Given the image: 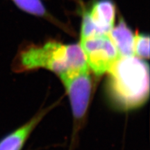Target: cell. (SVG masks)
Listing matches in <instances>:
<instances>
[{
	"label": "cell",
	"instance_id": "6da1fadb",
	"mask_svg": "<svg viewBox=\"0 0 150 150\" xmlns=\"http://www.w3.org/2000/svg\"><path fill=\"white\" fill-rule=\"evenodd\" d=\"M108 88L112 99L124 109L141 106L149 97V65L136 56L120 57L110 70Z\"/></svg>",
	"mask_w": 150,
	"mask_h": 150
},
{
	"label": "cell",
	"instance_id": "ba28073f",
	"mask_svg": "<svg viewBox=\"0 0 150 150\" xmlns=\"http://www.w3.org/2000/svg\"><path fill=\"white\" fill-rule=\"evenodd\" d=\"M20 9L35 16H44L45 8L41 0H13Z\"/></svg>",
	"mask_w": 150,
	"mask_h": 150
},
{
	"label": "cell",
	"instance_id": "3957f363",
	"mask_svg": "<svg viewBox=\"0 0 150 150\" xmlns=\"http://www.w3.org/2000/svg\"><path fill=\"white\" fill-rule=\"evenodd\" d=\"M80 45L86 55L88 67L98 76L108 72L120 58L108 34L82 39Z\"/></svg>",
	"mask_w": 150,
	"mask_h": 150
},
{
	"label": "cell",
	"instance_id": "7a4b0ae2",
	"mask_svg": "<svg viewBox=\"0 0 150 150\" xmlns=\"http://www.w3.org/2000/svg\"><path fill=\"white\" fill-rule=\"evenodd\" d=\"M20 70L47 69L58 75L89 69L80 44L63 45L50 41L42 46H32L18 57Z\"/></svg>",
	"mask_w": 150,
	"mask_h": 150
},
{
	"label": "cell",
	"instance_id": "8992f818",
	"mask_svg": "<svg viewBox=\"0 0 150 150\" xmlns=\"http://www.w3.org/2000/svg\"><path fill=\"white\" fill-rule=\"evenodd\" d=\"M108 36L115 45L120 57L134 55L135 35L122 19L108 33Z\"/></svg>",
	"mask_w": 150,
	"mask_h": 150
},
{
	"label": "cell",
	"instance_id": "277c9868",
	"mask_svg": "<svg viewBox=\"0 0 150 150\" xmlns=\"http://www.w3.org/2000/svg\"><path fill=\"white\" fill-rule=\"evenodd\" d=\"M59 76L70 98L74 117L79 120L85 115L91 95L92 81L89 69L65 72Z\"/></svg>",
	"mask_w": 150,
	"mask_h": 150
},
{
	"label": "cell",
	"instance_id": "52a82bcc",
	"mask_svg": "<svg viewBox=\"0 0 150 150\" xmlns=\"http://www.w3.org/2000/svg\"><path fill=\"white\" fill-rule=\"evenodd\" d=\"M45 113L46 110L39 112L25 125L3 138L0 141V150H21L28 136Z\"/></svg>",
	"mask_w": 150,
	"mask_h": 150
},
{
	"label": "cell",
	"instance_id": "9c48e42d",
	"mask_svg": "<svg viewBox=\"0 0 150 150\" xmlns=\"http://www.w3.org/2000/svg\"><path fill=\"white\" fill-rule=\"evenodd\" d=\"M134 55L140 59H149V37L148 35L138 33L134 38Z\"/></svg>",
	"mask_w": 150,
	"mask_h": 150
},
{
	"label": "cell",
	"instance_id": "5b68a950",
	"mask_svg": "<svg viewBox=\"0 0 150 150\" xmlns=\"http://www.w3.org/2000/svg\"><path fill=\"white\" fill-rule=\"evenodd\" d=\"M91 20L102 35H107L114 27L116 9L110 0H99L88 12Z\"/></svg>",
	"mask_w": 150,
	"mask_h": 150
}]
</instances>
